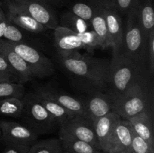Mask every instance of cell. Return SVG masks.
Here are the masks:
<instances>
[{
    "instance_id": "52a82bcc",
    "label": "cell",
    "mask_w": 154,
    "mask_h": 153,
    "mask_svg": "<svg viewBox=\"0 0 154 153\" xmlns=\"http://www.w3.org/2000/svg\"><path fill=\"white\" fill-rule=\"evenodd\" d=\"M8 44L24 60L34 77L45 78L55 72L52 61L33 46L25 43H15L7 40Z\"/></svg>"
},
{
    "instance_id": "8fae6325",
    "label": "cell",
    "mask_w": 154,
    "mask_h": 153,
    "mask_svg": "<svg viewBox=\"0 0 154 153\" xmlns=\"http://www.w3.org/2000/svg\"><path fill=\"white\" fill-rule=\"evenodd\" d=\"M54 46L59 57H69L84 48L78 34L67 28L58 26L54 29Z\"/></svg>"
},
{
    "instance_id": "30bf717a",
    "label": "cell",
    "mask_w": 154,
    "mask_h": 153,
    "mask_svg": "<svg viewBox=\"0 0 154 153\" xmlns=\"http://www.w3.org/2000/svg\"><path fill=\"white\" fill-rule=\"evenodd\" d=\"M60 130H64L74 137L88 142L98 149L102 150L96 135L93 122L86 117L76 116L67 124L60 127Z\"/></svg>"
},
{
    "instance_id": "83f0119b",
    "label": "cell",
    "mask_w": 154,
    "mask_h": 153,
    "mask_svg": "<svg viewBox=\"0 0 154 153\" xmlns=\"http://www.w3.org/2000/svg\"><path fill=\"white\" fill-rule=\"evenodd\" d=\"M132 153H154V146L133 132Z\"/></svg>"
},
{
    "instance_id": "7c38bea8",
    "label": "cell",
    "mask_w": 154,
    "mask_h": 153,
    "mask_svg": "<svg viewBox=\"0 0 154 153\" xmlns=\"http://www.w3.org/2000/svg\"><path fill=\"white\" fill-rule=\"evenodd\" d=\"M84 104L86 108V118L94 122L96 120L112 111V99L108 93L94 90L89 96Z\"/></svg>"
},
{
    "instance_id": "f35d334b",
    "label": "cell",
    "mask_w": 154,
    "mask_h": 153,
    "mask_svg": "<svg viewBox=\"0 0 154 153\" xmlns=\"http://www.w3.org/2000/svg\"><path fill=\"white\" fill-rule=\"evenodd\" d=\"M0 136H1V130H0Z\"/></svg>"
},
{
    "instance_id": "d6986e66",
    "label": "cell",
    "mask_w": 154,
    "mask_h": 153,
    "mask_svg": "<svg viewBox=\"0 0 154 153\" xmlns=\"http://www.w3.org/2000/svg\"><path fill=\"white\" fill-rule=\"evenodd\" d=\"M129 122L134 133L154 146V137L151 120L147 110L129 118Z\"/></svg>"
},
{
    "instance_id": "ac0fdd59",
    "label": "cell",
    "mask_w": 154,
    "mask_h": 153,
    "mask_svg": "<svg viewBox=\"0 0 154 153\" xmlns=\"http://www.w3.org/2000/svg\"><path fill=\"white\" fill-rule=\"evenodd\" d=\"M47 94L55 100L57 103L66 108L69 112H72L76 116L86 117V108L84 100L71 96L69 94L53 90L51 88H44Z\"/></svg>"
},
{
    "instance_id": "7a4b0ae2",
    "label": "cell",
    "mask_w": 154,
    "mask_h": 153,
    "mask_svg": "<svg viewBox=\"0 0 154 153\" xmlns=\"http://www.w3.org/2000/svg\"><path fill=\"white\" fill-rule=\"evenodd\" d=\"M144 67L122 52L113 53L110 62V90L112 101L136 84L143 85Z\"/></svg>"
},
{
    "instance_id": "603a6c76",
    "label": "cell",
    "mask_w": 154,
    "mask_h": 153,
    "mask_svg": "<svg viewBox=\"0 0 154 153\" xmlns=\"http://www.w3.org/2000/svg\"><path fill=\"white\" fill-rule=\"evenodd\" d=\"M24 107L23 100L17 98H8L0 100V115L20 117Z\"/></svg>"
},
{
    "instance_id": "74e56055",
    "label": "cell",
    "mask_w": 154,
    "mask_h": 153,
    "mask_svg": "<svg viewBox=\"0 0 154 153\" xmlns=\"http://www.w3.org/2000/svg\"><path fill=\"white\" fill-rule=\"evenodd\" d=\"M63 153H73V152H70L66 151V150H63Z\"/></svg>"
},
{
    "instance_id": "ffe728a7",
    "label": "cell",
    "mask_w": 154,
    "mask_h": 153,
    "mask_svg": "<svg viewBox=\"0 0 154 153\" xmlns=\"http://www.w3.org/2000/svg\"><path fill=\"white\" fill-rule=\"evenodd\" d=\"M60 140L61 141L63 150L73 153H105L98 149L91 144L80 140L69 134L64 130H60Z\"/></svg>"
},
{
    "instance_id": "8d00e7d4",
    "label": "cell",
    "mask_w": 154,
    "mask_h": 153,
    "mask_svg": "<svg viewBox=\"0 0 154 153\" xmlns=\"http://www.w3.org/2000/svg\"><path fill=\"white\" fill-rule=\"evenodd\" d=\"M5 14L4 13L3 10L2 9V3H1V2H0V17H1V16H2L3 15H5Z\"/></svg>"
},
{
    "instance_id": "d590c367",
    "label": "cell",
    "mask_w": 154,
    "mask_h": 153,
    "mask_svg": "<svg viewBox=\"0 0 154 153\" xmlns=\"http://www.w3.org/2000/svg\"><path fill=\"white\" fill-rule=\"evenodd\" d=\"M8 20L6 17V15H3L2 16L0 17V39L2 38H3V35H4L5 31L6 29V27L8 25L9 23Z\"/></svg>"
},
{
    "instance_id": "d4e9b609",
    "label": "cell",
    "mask_w": 154,
    "mask_h": 153,
    "mask_svg": "<svg viewBox=\"0 0 154 153\" xmlns=\"http://www.w3.org/2000/svg\"><path fill=\"white\" fill-rule=\"evenodd\" d=\"M25 95V87L20 82H0V100L8 98L22 99Z\"/></svg>"
},
{
    "instance_id": "6da1fadb",
    "label": "cell",
    "mask_w": 154,
    "mask_h": 153,
    "mask_svg": "<svg viewBox=\"0 0 154 153\" xmlns=\"http://www.w3.org/2000/svg\"><path fill=\"white\" fill-rule=\"evenodd\" d=\"M65 70L81 85L102 91L110 83V62L78 52L69 57H59Z\"/></svg>"
},
{
    "instance_id": "ba28073f",
    "label": "cell",
    "mask_w": 154,
    "mask_h": 153,
    "mask_svg": "<svg viewBox=\"0 0 154 153\" xmlns=\"http://www.w3.org/2000/svg\"><path fill=\"white\" fill-rule=\"evenodd\" d=\"M42 24L47 29H54L59 21L51 6L35 0H8Z\"/></svg>"
},
{
    "instance_id": "5bb4252c",
    "label": "cell",
    "mask_w": 154,
    "mask_h": 153,
    "mask_svg": "<svg viewBox=\"0 0 154 153\" xmlns=\"http://www.w3.org/2000/svg\"><path fill=\"white\" fill-rule=\"evenodd\" d=\"M132 134L129 121L121 118L114 128L108 153H132Z\"/></svg>"
},
{
    "instance_id": "4fadbf2b",
    "label": "cell",
    "mask_w": 154,
    "mask_h": 153,
    "mask_svg": "<svg viewBox=\"0 0 154 153\" xmlns=\"http://www.w3.org/2000/svg\"><path fill=\"white\" fill-rule=\"evenodd\" d=\"M120 119L121 117L118 114L111 111L93 122L100 148L104 152L108 153L114 128Z\"/></svg>"
},
{
    "instance_id": "836d02e7",
    "label": "cell",
    "mask_w": 154,
    "mask_h": 153,
    "mask_svg": "<svg viewBox=\"0 0 154 153\" xmlns=\"http://www.w3.org/2000/svg\"><path fill=\"white\" fill-rule=\"evenodd\" d=\"M35 1L45 3L49 6H57V7H61L67 4L70 0H35Z\"/></svg>"
},
{
    "instance_id": "4316f807",
    "label": "cell",
    "mask_w": 154,
    "mask_h": 153,
    "mask_svg": "<svg viewBox=\"0 0 154 153\" xmlns=\"http://www.w3.org/2000/svg\"><path fill=\"white\" fill-rule=\"evenodd\" d=\"M78 36L84 46V49H86L89 52H93L96 48H101L99 38L93 29L79 33Z\"/></svg>"
},
{
    "instance_id": "d6a6232c",
    "label": "cell",
    "mask_w": 154,
    "mask_h": 153,
    "mask_svg": "<svg viewBox=\"0 0 154 153\" xmlns=\"http://www.w3.org/2000/svg\"><path fill=\"white\" fill-rule=\"evenodd\" d=\"M0 73L9 74H12L17 76L16 74H15V72L13 70V69L11 68L8 63L7 62V61H6L5 57L3 56V55L1 52H0Z\"/></svg>"
},
{
    "instance_id": "277c9868",
    "label": "cell",
    "mask_w": 154,
    "mask_h": 153,
    "mask_svg": "<svg viewBox=\"0 0 154 153\" xmlns=\"http://www.w3.org/2000/svg\"><path fill=\"white\" fill-rule=\"evenodd\" d=\"M24 107L21 117L26 122L27 127L38 134L51 131L57 124L54 117L48 112L39 100L37 93H30L23 98Z\"/></svg>"
},
{
    "instance_id": "7402d4cb",
    "label": "cell",
    "mask_w": 154,
    "mask_h": 153,
    "mask_svg": "<svg viewBox=\"0 0 154 153\" xmlns=\"http://www.w3.org/2000/svg\"><path fill=\"white\" fill-rule=\"evenodd\" d=\"M59 26L69 28L77 34L88 31L91 27L90 22L78 17L70 11L66 12L62 15Z\"/></svg>"
},
{
    "instance_id": "3957f363",
    "label": "cell",
    "mask_w": 154,
    "mask_h": 153,
    "mask_svg": "<svg viewBox=\"0 0 154 153\" xmlns=\"http://www.w3.org/2000/svg\"><path fill=\"white\" fill-rule=\"evenodd\" d=\"M147 39L148 37L139 22L136 5L126 14V24L123 26V44L120 52L144 67L147 60Z\"/></svg>"
},
{
    "instance_id": "4dcf8cb0",
    "label": "cell",
    "mask_w": 154,
    "mask_h": 153,
    "mask_svg": "<svg viewBox=\"0 0 154 153\" xmlns=\"http://www.w3.org/2000/svg\"><path fill=\"white\" fill-rule=\"evenodd\" d=\"M117 10L121 16H126L128 12L138 4V0H116Z\"/></svg>"
},
{
    "instance_id": "5b68a950",
    "label": "cell",
    "mask_w": 154,
    "mask_h": 153,
    "mask_svg": "<svg viewBox=\"0 0 154 153\" xmlns=\"http://www.w3.org/2000/svg\"><path fill=\"white\" fill-rule=\"evenodd\" d=\"M144 85L132 86L112 102L113 112L121 118L129 120L137 114L147 110V97Z\"/></svg>"
},
{
    "instance_id": "9c48e42d",
    "label": "cell",
    "mask_w": 154,
    "mask_h": 153,
    "mask_svg": "<svg viewBox=\"0 0 154 153\" xmlns=\"http://www.w3.org/2000/svg\"><path fill=\"white\" fill-rule=\"evenodd\" d=\"M1 140L5 144L25 146L30 147L37 140L35 131L18 122L0 121Z\"/></svg>"
},
{
    "instance_id": "cb8c5ba5",
    "label": "cell",
    "mask_w": 154,
    "mask_h": 153,
    "mask_svg": "<svg viewBox=\"0 0 154 153\" xmlns=\"http://www.w3.org/2000/svg\"><path fill=\"white\" fill-rule=\"evenodd\" d=\"M28 153H63V148L60 139L52 138L35 142Z\"/></svg>"
},
{
    "instance_id": "e0dca14e",
    "label": "cell",
    "mask_w": 154,
    "mask_h": 153,
    "mask_svg": "<svg viewBox=\"0 0 154 153\" xmlns=\"http://www.w3.org/2000/svg\"><path fill=\"white\" fill-rule=\"evenodd\" d=\"M39 98V100L42 102L43 106L46 108L50 114L54 117L57 124L63 127L65 124H67L71 119L76 116L72 112L63 107V106L57 103L55 100L50 97L43 88H38L36 92Z\"/></svg>"
},
{
    "instance_id": "f546056e",
    "label": "cell",
    "mask_w": 154,
    "mask_h": 153,
    "mask_svg": "<svg viewBox=\"0 0 154 153\" xmlns=\"http://www.w3.org/2000/svg\"><path fill=\"white\" fill-rule=\"evenodd\" d=\"M147 58L150 71L153 74L154 70V29L150 32L147 39Z\"/></svg>"
},
{
    "instance_id": "1f68e13d",
    "label": "cell",
    "mask_w": 154,
    "mask_h": 153,
    "mask_svg": "<svg viewBox=\"0 0 154 153\" xmlns=\"http://www.w3.org/2000/svg\"><path fill=\"white\" fill-rule=\"evenodd\" d=\"M7 146L2 153H28L29 147L25 146L15 145V144H6Z\"/></svg>"
},
{
    "instance_id": "8992f818",
    "label": "cell",
    "mask_w": 154,
    "mask_h": 153,
    "mask_svg": "<svg viewBox=\"0 0 154 153\" xmlns=\"http://www.w3.org/2000/svg\"><path fill=\"white\" fill-rule=\"evenodd\" d=\"M100 8L105 18L108 34V46L113 53L121 50L123 39V24L116 0H87Z\"/></svg>"
},
{
    "instance_id": "44dd1931",
    "label": "cell",
    "mask_w": 154,
    "mask_h": 153,
    "mask_svg": "<svg viewBox=\"0 0 154 153\" xmlns=\"http://www.w3.org/2000/svg\"><path fill=\"white\" fill-rule=\"evenodd\" d=\"M137 13L141 28L148 37L150 32L154 29V11L151 0H138Z\"/></svg>"
},
{
    "instance_id": "9a60e30c",
    "label": "cell",
    "mask_w": 154,
    "mask_h": 153,
    "mask_svg": "<svg viewBox=\"0 0 154 153\" xmlns=\"http://www.w3.org/2000/svg\"><path fill=\"white\" fill-rule=\"evenodd\" d=\"M0 52L18 76L20 83L23 84L34 78L26 63L9 46L7 40L3 38L0 39Z\"/></svg>"
},
{
    "instance_id": "e575fe53",
    "label": "cell",
    "mask_w": 154,
    "mask_h": 153,
    "mask_svg": "<svg viewBox=\"0 0 154 153\" xmlns=\"http://www.w3.org/2000/svg\"><path fill=\"white\" fill-rule=\"evenodd\" d=\"M20 82V80L17 76L14 75L9 74L5 73H0V82Z\"/></svg>"
},
{
    "instance_id": "484cf974",
    "label": "cell",
    "mask_w": 154,
    "mask_h": 153,
    "mask_svg": "<svg viewBox=\"0 0 154 153\" xmlns=\"http://www.w3.org/2000/svg\"><path fill=\"white\" fill-rule=\"evenodd\" d=\"M69 11L90 23V21L95 14V8L91 3L83 0L74 3Z\"/></svg>"
},
{
    "instance_id": "2e32d148",
    "label": "cell",
    "mask_w": 154,
    "mask_h": 153,
    "mask_svg": "<svg viewBox=\"0 0 154 153\" xmlns=\"http://www.w3.org/2000/svg\"><path fill=\"white\" fill-rule=\"evenodd\" d=\"M5 4L7 9L6 17L14 25L33 33L42 32L47 29L42 24L38 22L22 9L11 3L8 0H5Z\"/></svg>"
},
{
    "instance_id": "f1b7e54d",
    "label": "cell",
    "mask_w": 154,
    "mask_h": 153,
    "mask_svg": "<svg viewBox=\"0 0 154 153\" xmlns=\"http://www.w3.org/2000/svg\"><path fill=\"white\" fill-rule=\"evenodd\" d=\"M3 38L5 40L15 43H24V34L15 25L9 22L6 27Z\"/></svg>"
}]
</instances>
